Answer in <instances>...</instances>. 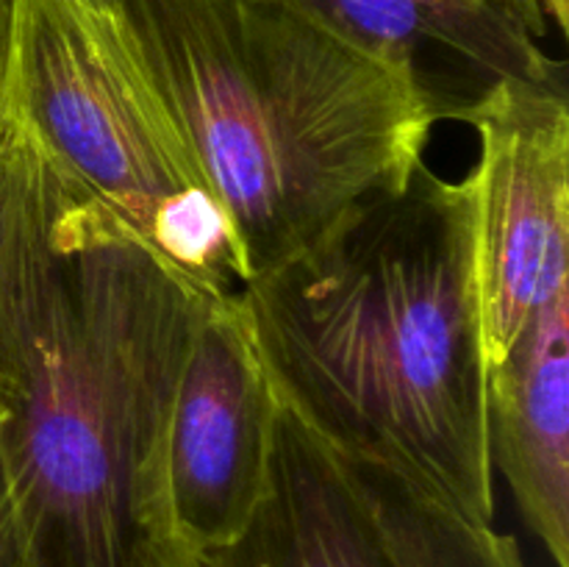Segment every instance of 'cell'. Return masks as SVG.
Returning <instances> with one entry per match:
<instances>
[{
    "mask_svg": "<svg viewBox=\"0 0 569 567\" xmlns=\"http://www.w3.org/2000/svg\"><path fill=\"white\" fill-rule=\"evenodd\" d=\"M203 295L39 139L0 64V450L33 567L187 554L164 456Z\"/></svg>",
    "mask_w": 569,
    "mask_h": 567,
    "instance_id": "6da1fadb",
    "label": "cell"
},
{
    "mask_svg": "<svg viewBox=\"0 0 569 567\" xmlns=\"http://www.w3.org/2000/svg\"><path fill=\"white\" fill-rule=\"evenodd\" d=\"M476 176L422 161L353 206L315 245L239 289L276 398L356 465L495 517Z\"/></svg>",
    "mask_w": 569,
    "mask_h": 567,
    "instance_id": "7a4b0ae2",
    "label": "cell"
},
{
    "mask_svg": "<svg viewBox=\"0 0 569 567\" xmlns=\"http://www.w3.org/2000/svg\"><path fill=\"white\" fill-rule=\"evenodd\" d=\"M233 228L244 284L400 189L437 120L415 89L281 0H111Z\"/></svg>",
    "mask_w": 569,
    "mask_h": 567,
    "instance_id": "3957f363",
    "label": "cell"
},
{
    "mask_svg": "<svg viewBox=\"0 0 569 567\" xmlns=\"http://www.w3.org/2000/svg\"><path fill=\"white\" fill-rule=\"evenodd\" d=\"M0 64L44 145L206 295L244 287L237 237L111 9L3 0Z\"/></svg>",
    "mask_w": 569,
    "mask_h": 567,
    "instance_id": "277c9868",
    "label": "cell"
},
{
    "mask_svg": "<svg viewBox=\"0 0 569 567\" xmlns=\"http://www.w3.org/2000/svg\"><path fill=\"white\" fill-rule=\"evenodd\" d=\"M478 304L487 367L569 289V106L565 81H511L470 117Z\"/></svg>",
    "mask_w": 569,
    "mask_h": 567,
    "instance_id": "5b68a950",
    "label": "cell"
},
{
    "mask_svg": "<svg viewBox=\"0 0 569 567\" xmlns=\"http://www.w3.org/2000/svg\"><path fill=\"white\" fill-rule=\"evenodd\" d=\"M272 411L239 292L203 295L167 422V504L183 550L228 545L250 526L267 493Z\"/></svg>",
    "mask_w": 569,
    "mask_h": 567,
    "instance_id": "8992f818",
    "label": "cell"
},
{
    "mask_svg": "<svg viewBox=\"0 0 569 567\" xmlns=\"http://www.w3.org/2000/svg\"><path fill=\"white\" fill-rule=\"evenodd\" d=\"M406 78L437 122L470 117L503 83L565 81L517 0H281Z\"/></svg>",
    "mask_w": 569,
    "mask_h": 567,
    "instance_id": "52a82bcc",
    "label": "cell"
},
{
    "mask_svg": "<svg viewBox=\"0 0 569 567\" xmlns=\"http://www.w3.org/2000/svg\"><path fill=\"white\" fill-rule=\"evenodd\" d=\"M170 567H387V559L353 467L276 398L267 493L250 526Z\"/></svg>",
    "mask_w": 569,
    "mask_h": 567,
    "instance_id": "ba28073f",
    "label": "cell"
},
{
    "mask_svg": "<svg viewBox=\"0 0 569 567\" xmlns=\"http://www.w3.org/2000/svg\"><path fill=\"white\" fill-rule=\"evenodd\" d=\"M492 470L556 567H569V289L487 367Z\"/></svg>",
    "mask_w": 569,
    "mask_h": 567,
    "instance_id": "9c48e42d",
    "label": "cell"
},
{
    "mask_svg": "<svg viewBox=\"0 0 569 567\" xmlns=\"http://www.w3.org/2000/svg\"><path fill=\"white\" fill-rule=\"evenodd\" d=\"M348 465L370 500L387 567H528L517 539L492 523L472 520L383 467Z\"/></svg>",
    "mask_w": 569,
    "mask_h": 567,
    "instance_id": "30bf717a",
    "label": "cell"
},
{
    "mask_svg": "<svg viewBox=\"0 0 569 567\" xmlns=\"http://www.w3.org/2000/svg\"><path fill=\"white\" fill-rule=\"evenodd\" d=\"M0 567H33L3 450H0Z\"/></svg>",
    "mask_w": 569,
    "mask_h": 567,
    "instance_id": "8fae6325",
    "label": "cell"
},
{
    "mask_svg": "<svg viewBox=\"0 0 569 567\" xmlns=\"http://www.w3.org/2000/svg\"><path fill=\"white\" fill-rule=\"evenodd\" d=\"M539 9H542L545 20H548L550 28L565 37L567 26H569V0H537Z\"/></svg>",
    "mask_w": 569,
    "mask_h": 567,
    "instance_id": "7c38bea8",
    "label": "cell"
},
{
    "mask_svg": "<svg viewBox=\"0 0 569 567\" xmlns=\"http://www.w3.org/2000/svg\"><path fill=\"white\" fill-rule=\"evenodd\" d=\"M520 3L526 6V11H528V14L533 17V20L539 22V26H542V28H550V26H548V20H545L542 9H539V3H537V0H520Z\"/></svg>",
    "mask_w": 569,
    "mask_h": 567,
    "instance_id": "4fadbf2b",
    "label": "cell"
},
{
    "mask_svg": "<svg viewBox=\"0 0 569 567\" xmlns=\"http://www.w3.org/2000/svg\"><path fill=\"white\" fill-rule=\"evenodd\" d=\"M92 3H98V6H103V9H111V0H92Z\"/></svg>",
    "mask_w": 569,
    "mask_h": 567,
    "instance_id": "5bb4252c",
    "label": "cell"
},
{
    "mask_svg": "<svg viewBox=\"0 0 569 567\" xmlns=\"http://www.w3.org/2000/svg\"><path fill=\"white\" fill-rule=\"evenodd\" d=\"M517 3H520V0H517ZM522 6V3H520ZM522 9H526V6H522ZM526 14H528V11H526ZM528 17H531V14H528ZM531 20H533V17H531ZM533 26H537L539 28V31H542V33H548V31H545V28L542 26H539V22L537 20H533Z\"/></svg>",
    "mask_w": 569,
    "mask_h": 567,
    "instance_id": "9a60e30c",
    "label": "cell"
},
{
    "mask_svg": "<svg viewBox=\"0 0 569 567\" xmlns=\"http://www.w3.org/2000/svg\"><path fill=\"white\" fill-rule=\"evenodd\" d=\"M0 6H3V0H0Z\"/></svg>",
    "mask_w": 569,
    "mask_h": 567,
    "instance_id": "2e32d148",
    "label": "cell"
}]
</instances>
